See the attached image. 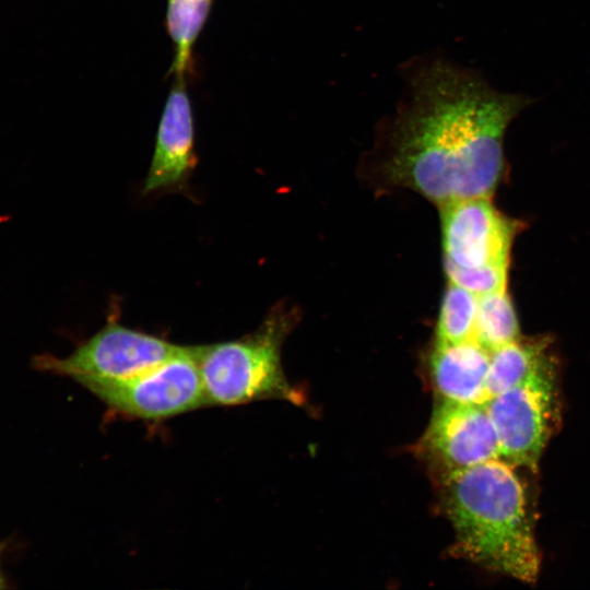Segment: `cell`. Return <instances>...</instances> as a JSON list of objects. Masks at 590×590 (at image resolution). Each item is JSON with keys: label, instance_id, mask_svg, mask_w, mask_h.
I'll use <instances>...</instances> for the list:
<instances>
[{"label": "cell", "instance_id": "7c38bea8", "mask_svg": "<svg viewBox=\"0 0 590 590\" xmlns=\"http://www.w3.org/2000/svg\"><path fill=\"white\" fill-rule=\"evenodd\" d=\"M518 335L517 316L506 290L479 296L474 341L491 352Z\"/></svg>", "mask_w": 590, "mask_h": 590}, {"label": "cell", "instance_id": "7a4b0ae2", "mask_svg": "<svg viewBox=\"0 0 590 590\" xmlns=\"http://www.w3.org/2000/svg\"><path fill=\"white\" fill-rule=\"evenodd\" d=\"M444 476V503L458 553L493 571L534 582L540 552L511 464L497 458Z\"/></svg>", "mask_w": 590, "mask_h": 590}, {"label": "cell", "instance_id": "9a60e30c", "mask_svg": "<svg viewBox=\"0 0 590 590\" xmlns=\"http://www.w3.org/2000/svg\"><path fill=\"white\" fill-rule=\"evenodd\" d=\"M444 264L449 282L477 296L506 290L508 263L463 268L444 259Z\"/></svg>", "mask_w": 590, "mask_h": 590}, {"label": "cell", "instance_id": "9c48e42d", "mask_svg": "<svg viewBox=\"0 0 590 590\" xmlns=\"http://www.w3.org/2000/svg\"><path fill=\"white\" fill-rule=\"evenodd\" d=\"M196 164L191 104L184 74H176L160 121L143 192L148 194L180 188Z\"/></svg>", "mask_w": 590, "mask_h": 590}, {"label": "cell", "instance_id": "6da1fadb", "mask_svg": "<svg viewBox=\"0 0 590 590\" xmlns=\"http://www.w3.org/2000/svg\"><path fill=\"white\" fill-rule=\"evenodd\" d=\"M531 103L492 88L474 73L430 67L398 120L388 178L439 205L491 198L504 169L507 127Z\"/></svg>", "mask_w": 590, "mask_h": 590}, {"label": "cell", "instance_id": "277c9868", "mask_svg": "<svg viewBox=\"0 0 590 590\" xmlns=\"http://www.w3.org/2000/svg\"><path fill=\"white\" fill-rule=\"evenodd\" d=\"M78 382L111 410L137 418L162 420L206 405L192 346H181L165 362L128 378Z\"/></svg>", "mask_w": 590, "mask_h": 590}, {"label": "cell", "instance_id": "8fae6325", "mask_svg": "<svg viewBox=\"0 0 590 590\" xmlns=\"http://www.w3.org/2000/svg\"><path fill=\"white\" fill-rule=\"evenodd\" d=\"M550 357L547 344L541 340L517 339L491 351L486 378L488 400L522 381Z\"/></svg>", "mask_w": 590, "mask_h": 590}, {"label": "cell", "instance_id": "52a82bcc", "mask_svg": "<svg viewBox=\"0 0 590 590\" xmlns=\"http://www.w3.org/2000/svg\"><path fill=\"white\" fill-rule=\"evenodd\" d=\"M444 472L462 471L500 457L496 429L485 404L440 402L422 441Z\"/></svg>", "mask_w": 590, "mask_h": 590}, {"label": "cell", "instance_id": "ba28073f", "mask_svg": "<svg viewBox=\"0 0 590 590\" xmlns=\"http://www.w3.org/2000/svg\"><path fill=\"white\" fill-rule=\"evenodd\" d=\"M441 206L445 259L463 268L508 263L515 225L489 198H468Z\"/></svg>", "mask_w": 590, "mask_h": 590}, {"label": "cell", "instance_id": "30bf717a", "mask_svg": "<svg viewBox=\"0 0 590 590\" xmlns=\"http://www.w3.org/2000/svg\"><path fill=\"white\" fill-rule=\"evenodd\" d=\"M434 385L442 399L485 404L489 352L474 341L436 342L430 355Z\"/></svg>", "mask_w": 590, "mask_h": 590}, {"label": "cell", "instance_id": "4fadbf2b", "mask_svg": "<svg viewBox=\"0 0 590 590\" xmlns=\"http://www.w3.org/2000/svg\"><path fill=\"white\" fill-rule=\"evenodd\" d=\"M212 0H168L167 30L176 48L174 71L185 74L192 46L206 20Z\"/></svg>", "mask_w": 590, "mask_h": 590}, {"label": "cell", "instance_id": "8992f818", "mask_svg": "<svg viewBox=\"0 0 590 590\" xmlns=\"http://www.w3.org/2000/svg\"><path fill=\"white\" fill-rule=\"evenodd\" d=\"M181 349L156 335L122 326L110 318L94 335L69 356L37 355V370L84 378L121 379L143 373L175 355Z\"/></svg>", "mask_w": 590, "mask_h": 590}, {"label": "cell", "instance_id": "3957f363", "mask_svg": "<svg viewBox=\"0 0 590 590\" xmlns=\"http://www.w3.org/2000/svg\"><path fill=\"white\" fill-rule=\"evenodd\" d=\"M291 319L285 309H275L248 335L192 346L206 405H236L269 398L299 402L300 397L284 377L280 359Z\"/></svg>", "mask_w": 590, "mask_h": 590}, {"label": "cell", "instance_id": "2e32d148", "mask_svg": "<svg viewBox=\"0 0 590 590\" xmlns=\"http://www.w3.org/2000/svg\"><path fill=\"white\" fill-rule=\"evenodd\" d=\"M4 587V579H3V576L0 571V589H2Z\"/></svg>", "mask_w": 590, "mask_h": 590}, {"label": "cell", "instance_id": "5bb4252c", "mask_svg": "<svg viewBox=\"0 0 590 590\" xmlns=\"http://www.w3.org/2000/svg\"><path fill=\"white\" fill-rule=\"evenodd\" d=\"M477 305V295L449 282L437 322L436 342L474 341Z\"/></svg>", "mask_w": 590, "mask_h": 590}, {"label": "cell", "instance_id": "5b68a950", "mask_svg": "<svg viewBox=\"0 0 590 590\" xmlns=\"http://www.w3.org/2000/svg\"><path fill=\"white\" fill-rule=\"evenodd\" d=\"M485 406L506 462L535 471L558 417L555 362L550 357Z\"/></svg>", "mask_w": 590, "mask_h": 590}]
</instances>
